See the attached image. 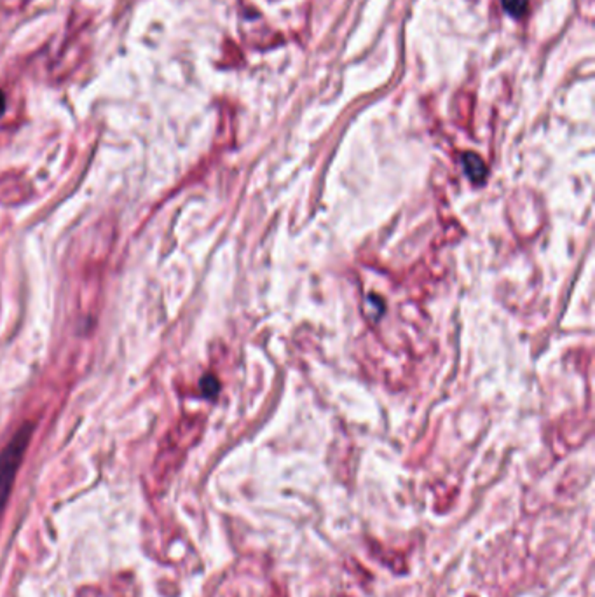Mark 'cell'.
I'll use <instances>...</instances> for the list:
<instances>
[{
	"label": "cell",
	"mask_w": 595,
	"mask_h": 597,
	"mask_svg": "<svg viewBox=\"0 0 595 597\" xmlns=\"http://www.w3.org/2000/svg\"><path fill=\"white\" fill-rule=\"evenodd\" d=\"M30 437H32V426L25 424L23 428H19L11 442L0 453V515H2V510H4L9 494H11L16 473H18L19 464H21L25 451L30 444Z\"/></svg>",
	"instance_id": "1"
},
{
	"label": "cell",
	"mask_w": 595,
	"mask_h": 597,
	"mask_svg": "<svg viewBox=\"0 0 595 597\" xmlns=\"http://www.w3.org/2000/svg\"><path fill=\"white\" fill-rule=\"evenodd\" d=\"M463 164L464 171L468 173V177L475 182V184H480L485 178V164L477 154H464L463 155Z\"/></svg>",
	"instance_id": "2"
},
{
	"label": "cell",
	"mask_w": 595,
	"mask_h": 597,
	"mask_svg": "<svg viewBox=\"0 0 595 597\" xmlns=\"http://www.w3.org/2000/svg\"><path fill=\"white\" fill-rule=\"evenodd\" d=\"M503 8L513 18H520L527 11V0H503Z\"/></svg>",
	"instance_id": "3"
},
{
	"label": "cell",
	"mask_w": 595,
	"mask_h": 597,
	"mask_svg": "<svg viewBox=\"0 0 595 597\" xmlns=\"http://www.w3.org/2000/svg\"><path fill=\"white\" fill-rule=\"evenodd\" d=\"M201 388H202V393H205L206 397H214V395L218 391V383L214 376H206L205 379L201 381Z\"/></svg>",
	"instance_id": "4"
},
{
	"label": "cell",
	"mask_w": 595,
	"mask_h": 597,
	"mask_svg": "<svg viewBox=\"0 0 595 597\" xmlns=\"http://www.w3.org/2000/svg\"><path fill=\"white\" fill-rule=\"evenodd\" d=\"M4 111H6V96L4 93L0 91V115L4 114Z\"/></svg>",
	"instance_id": "5"
}]
</instances>
